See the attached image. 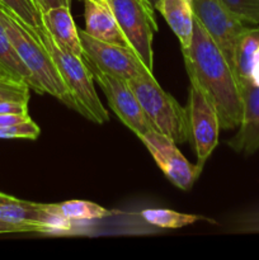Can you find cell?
I'll return each instance as SVG.
<instances>
[{
  "instance_id": "6da1fadb",
  "label": "cell",
  "mask_w": 259,
  "mask_h": 260,
  "mask_svg": "<svg viewBox=\"0 0 259 260\" xmlns=\"http://www.w3.org/2000/svg\"><path fill=\"white\" fill-rule=\"evenodd\" d=\"M182 53L189 81L197 85L213 104L221 128H238L243 104L236 74L196 18L192 45Z\"/></svg>"
},
{
  "instance_id": "7a4b0ae2",
  "label": "cell",
  "mask_w": 259,
  "mask_h": 260,
  "mask_svg": "<svg viewBox=\"0 0 259 260\" xmlns=\"http://www.w3.org/2000/svg\"><path fill=\"white\" fill-rule=\"evenodd\" d=\"M52 57L63 84L73 101V109L94 123L109 121L108 111L104 108L94 88V78L83 57L61 47L45 27L33 29Z\"/></svg>"
},
{
  "instance_id": "3957f363",
  "label": "cell",
  "mask_w": 259,
  "mask_h": 260,
  "mask_svg": "<svg viewBox=\"0 0 259 260\" xmlns=\"http://www.w3.org/2000/svg\"><path fill=\"white\" fill-rule=\"evenodd\" d=\"M0 20L18 55L29 69L32 75L42 88L43 93L55 96L58 101L65 103L69 108H73V101L63 84L62 78L47 48L38 38L35 30L23 24L18 18L2 7H0Z\"/></svg>"
},
{
  "instance_id": "277c9868",
  "label": "cell",
  "mask_w": 259,
  "mask_h": 260,
  "mask_svg": "<svg viewBox=\"0 0 259 260\" xmlns=\"http://www.w3.org/2000/svg\"><path fill=\"white\" fill-rule=\"evenodd\" d=\"M127 84L141 104L154 131L175 144H183L189 139L188 111L157 84L151 71L131 79Z\"/></svg>"
},
{
  "instance_id": "5b68a950",
  "label": "cell",
  "mask_w": 259,
  "mask_h": 260,
  "mask_svg": "<svg viewBox=\"0 0 259 260\" xmlns=\"http://www.w3.org/2000/svg\"><path fill=\"white\" fill-rule=\"evenodd\" d=\"M108 5L130 47L139 56L142 63L152 71V41L159 29L154 5L149 0H109Z\"/></svg>"
},
{
  "instance_id": "8992f818",
  "label": "cell",
  "mask_w": 259,
  "mask_h": 260,
  "mask_svg": "<svg viewBox=\"0 0 259 260\" xmlns=\"http://www.w3.org/2000/svg\"><path fill=\"white\" fill-rule=\"evenodd\" d=\"M195 18L211 36L235 71V53L246 23L223 7L220 0H192ZM236 74V73H235Z\"/></svg>"
},
{
  "instance_id": "52a82bcc",
  "label": "cell",
  "mask_w": 259,
  "mask_h": 260,
  "mask_svg": "<svg viewBox=\"0 0 259 260\" xmlns=\"http://www.w3.org/2000/svg\"><path fill=\"white\" fill-rule=\"evenodd\" d=\"M79 38L84 61L103 73L128 81L150 71L130 47L102 42L90 37L84 29H79Z\"/></svg>"
},
{
  "instance_id": "ba28073f",
  "label": "cell",
  "mask_w": 259,
  "mask_h": 260,
  "mask_svg": "<svg viewBox=\"0 0 259 260\" xmlns=\"http://www.w3.org/2000/svg\"><path fill=\"white\" fill-rule=\"evenodd\" d=\"M137 137L151 154L160 170L175 187L182 190L192 189L193 184L202 173V167L190 164L179 151L175 142L154 129H150Z\"/></svg>"
},
{
  "instance_id": "9c48e42d",
  "label": "cell",
  "mask_w": 259,
  "mask_h": 260,
  "mask_svg": "<svg viewBox=\"0 0 259 260\" xmlns=\"http://www.w3.org/2000/svg\"><path fill=\"white\" fill-rule=\"evenodd\" d=\"M189 139L192 140L197 155V164L203 168L206 160L211 156L218 142L220 121L213 104L208 101L197 85L190 83L189 102Z\"/></svg>"
},
{
  "instance_id": "30bf717a",
  "label": "cell",
  "mask_w": 259,
  "mask_h": 260,
  "mask_svg": "<svg viewBox=\"0 0 259 260\" xmlns=\"http://www.w3.org/2000/svg\"><path fill=\"white\" fill-rule=\"evenodd\" d=\"M89 70L93 74L94 80L98 83L99 88L108 101L109 108L114 112L122 123L131 129L136 136L152 129L151 124L147 121L140 102L130 88L127 81L116 78L113 75L103 73L93 65L86 63Z\"/></svg>"
},
{
  "instance_id": "8fae6325",
  "label": "cell",
  "mask_w": 259,
  "mask_h": 260,
  "mask_svg": "<svg viewBox=\"0 0 259 260\" xmlns=\"http://www.w3.org/2000/svg\"><path fill=\"white\" fill-rule=\"evenodd\" d=\"M0 220L35 226L38 233L62 234L71 230V221L51 213L46 205L18 198L14 202L0 205Z\"/></svg>"
},
{
  "instance_id": "7c38bea8",
  "label": "cell",
  "mask_w": 259,
  "mask_h": 260,
  "mask_svg": "<svg viewBox=\"0 0 259 260\" xmlns=\"http://www.w3.org/2000/svg\"><path fill=\"white\" fill-rule=\"evenodd\" d=\"M240 86L243 114L235 136L228 142L236 152L251 155L259 150V86L250 83Z\"/></svg>"
},
{
  "instance_id": "4fadbf2b",
  "label": "cell",
  "mask_w": 259,
  "mask_h": 260,
  "mask_svg": "<svg viewBox=\"0 0 259 260\" xmlns=\"http://www.w3.org/2000/svg\"><path fill=\"white\" fill-rule=\"evenodd\" d=\"M84 19H85L84 30L90 37L102 41V42L114 43V45L130 47L126 37H124L121 28H119L113 12L109 8L108 3L85 0Z\"/></svg>"
},
{
  "instance_id": "5bb4252c",
  "label": "cell",
  "mask_w": 259,
  "mask_h": 260,
  "mask_svg": "<svg viewBox=\"0 0 259 260\" xmlns=\"http://www.w3.org/2000/svg\"><path fill=\"white\" fill-rule=\"evenodd\" d=\"M155 9L160 12L170 29L177 36L182 52L189 50L195 32L192 0H157Z\"/></svg>"
},
{
  "instance_id": "9a60e30c",
  "label": "cell",
  "mask_w": 259,
  "mask_h": 260,
  "mask_svg": "<svg viewBox=\"0 0 259 260\" xmlns=\"http://www.w3.org/2000/svg\"><path fill=\"white\" fill-rule=\"evenodd\" d=\"M42 23L51 37L62 48L83 57L79 29L71 15L70 7H56L42 13Z\"/></svg>"
},
{
  "instance_id": "2e32d148",
  "label": "cell",
  "mask_w": 259,
  "mask_h": 260,
  "mask_svg": "<svg viewBox=\"0 0 259 260\" xmlns=\"http://www.w3.org/2000/svg\"><path fill=\"white\" fill-rule=\"evenodd\" d=\"M235 73L239 84L259 86V28H246L239 38L235 53Z\"/></svg>"
},
{
  "instance_id": "e0dca14e",
  "label": "cell",
  "mask_w": 259,
  "mask_h": 260,
  "mask_svg": "<svg viewBox=\"0 0 259 260\" xmlns=\"http://www.w3.org/2000/svg\"><path fill=\"white\" fill-rule=\"evenodd\" d=\"M0 71L8 78L25 83L29 86L30 90L38 94H45L29 69L25 66L20 56L18 55L12 41L8 37L2 20H0Z\"/></svg>"
},
{
  "instance_id": "ac0fdd59",
  "label": "cell",
  "mask_w": 259,
  "mask_h": 260,
  "mask_svg": "<svg viewBox=\"0 0 259 260\" xmlns=\"http://www.w3.org/2000/svg\"><path fill=\"white\" fill-rule=\"evenodd\" d=\"M53 215L61 216L69 221H94L111 216V211L96 203L81 200H71L56 205H46Z\"/></svg>"
},
{
  "instance_id": "d6986e66",
  "label": "cell",
  "mask_w": 259,
  "mask_h": 260,
  "mask_svg": "<svg viewBox=\"0 0 259 260\" xmlns=\"http://www.w3.org/2000/svg\"><path fill=\"white\" fill-rule=\"evenodd\" d=\"M141 217L150 225L161 229H180L200 220L198 216L175 212L167 208H147L142 211Z\"/></svg>"
},
{
  "instance_id": "ffe728a7",
  "label": "cell",
  "mask_w": 259,
  "mask_h": 260,
  "mask_svg": "<svg viewBox=\"0 0 259 260\" xmlns=\"http://www.w3.org/2000/svg\"><path fill=\"white\" fill-rule=\"evenodd\" d=\"M0 7L8 10L30 29L43 27L42 13L33 0H0Z\"/></svg>"
},
{
  "instance_id": "44dd1931",
  "label": "cell",
  "mask_w": 259,
  "mask_h": 260,
  "mask_svg": "<svg viewBox=\"0 0 259 260\" xmlns=\"http://www.w3.org/2000/svg\"><path fill=\"white\" fill-rule=\"evenodd\" d=\"M223 7L246 24H259V0H220Z\"/></svg>"
},
{
  "instance_id": "7402d4cb",
  "label": "cell",
  "mask_w": 259,
  "mask_h": 260,
  "mask_svg": "<svg viewBox=\"0 0 259 260\" xmlns=\"http://www.w3.org/2000/svg\"><path fill=\"white\" fill-rule=\"evenodd\" d=\"M29 91L23 81L0 75V102H29Z\"/></svg>"
},
{
  "instance_id": "603a6c76",
  "label": "cell",
  "mask_w": 259,
  "mask_h": 260,
  "mask_svg": "<svg viewBox=\"0 0 259 260\" xmlns=\"http://www.w3.org/2000/svg\"><path fill=\"white\" fill-rule=\"evenodd\" d=\"M40 135L41 128L30 118L19 123L0 126V139L36 140Z\"/></svg>"
},
{
  "instance_id": "cb8c5ba5",
  "label": "cell",
  "mask_w": 259,
  "mask_h": 260,
  "mask_svg": "<svg viewBox=\"0 0 259 260\" xmlns=\"http://www.w3.org/2000/svg\"><path fill=\"white\" fill-rule=\"evenodd\" d=\"M17 233H38L35 226L20 225V223L8 222L0 220V234H17Z\"/></svg>"
},
{
  "instance_id": "d4e9b609",
  "label": "cell",
  "mask_w": 259,
  "mask_h": 260,
  "mask_svg": "<svg viewBox=\"0 0 259 260\" xmlns=\"http://www.w3.org/2000/svg\"><path fill=\"white\" fill-rule=\"evenodd\" d=\"M33 2L36 3L41 13L56 7H70L71 5V0H33Z\"/></svg>"
},
{
  "instance_id": "484cf974",
  "label": "cell",
  "mask_w": 259,
  "mask_h": 260,
  "mask_svg": "<svg viewBox=\"0 0 259 260\" xmlns=\"http://www.w3.org/2000/svg\"><path fill=\"white\" fill-rule=\"evenodd\" d=\"M17 200L15 197H12L9 194H5V193L0 192V205H5V203H10V202H14Z\"/></svg>"
},
{
  "instance_id": "4316f807",
  "label": "cell",
  "mask_w": 259,
  "mask_h": 260,
  "mask_svg": "<svg viewBox=\"0 0 259 260\" xmlns=\"http://www.w3.org/2000/svg\"><path fill=\"white\" fill-rule=\"evenodd\" d=\"M85 2V0H84ZM91 2H99V3H108L109 0H91Z\"/></svg>"
},
{
  "instance_id": "83f0119b",
  "label": "cell",
  "mask_w": 259,
  "mask_h": 260,
  "mask_svg": "<svg viewBox=\"0 0 259 260\" xmlns=\"http://www.w3.org/2000/svg\"><path fill=\"white\" fill-rule=\"evenodd\" d=\"M149 2L151 3V4L154 5V8H155V4H156V2H157V0H149Z\"/></svg>"
},
{
  "instance_id": "f1b7e54d",
  "label": "cell",
  "mask_w": 259,
  "mask_h": 260,
  "mask_svg": "<svg viewBox=\"0 0 259 260\" xmlns=\"http://www.w3.org/2000/svg\"><path fill=\"white\" fill-rule=\"evenodd\" d=\"M0 75H4V74H3V73H2V71H0Z\"/></svg>"
}]
</instances>
